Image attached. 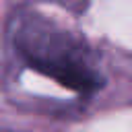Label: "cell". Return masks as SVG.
Returning a JSON list of instances; mask_svg holds the SVG:
<instances>
[{"label": "cell", "mask_w": 132, "mask_h": 132, "mask_svg": "<svg viewBox=\"0 0 132 132\" xmlns=\"http://www.w3.org/2000/svg\"><path fill=\"white\" fill-rule=\"evenodd\" d=\"M12 39L21 58L56 82L78 93H91L101 87V78L91 68L82 43L39 14L21 16Z\"/></svg>", "instance_id": "6da1fadb"}]
</instances>
